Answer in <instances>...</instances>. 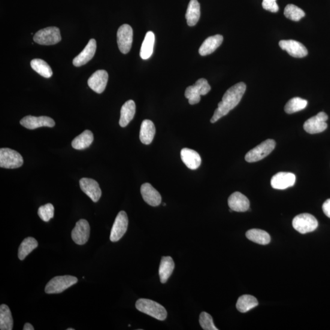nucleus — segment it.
Here are the masks:
<instances>
[{
  "label": "nucleus",
  "instance_id": "1",
  "mask_svg": "<svg viewBox=\"0 0 330 330\" xmlns=\"http://www.w3.org/2000/svg\"><path fill=\"white\" fill-rule=\"evenodd\" d=\"M247 86L243 82L235 84L226 91L223 95L222 101L218 104V108L214 112L213 117L211 119L212 123H216L220 118L226 116L229 112L240 103L242 97L246 91Z\"/></svg>",
  "mask_w": 330,
  "mask_h": 330
},
{
  "label": "nucleus",
  "instance_id": "2",
  "mask_svg": "<svg viewBox=\"0 0 330 330\" xmlns=\"http://www.w3.org/2000/svg\"><path fill=\"white\" fill-rule=\"evenodd\" d=\"M136 308L138 311L159 320H165L167 317V311L162 305L149 299L140 298L136 302Z\"/></svg>",
  "mask_w": 330,
  "mask_h": 330
},
{
  "label": "nucleus",
  "instance_id": "3",
  "mask_svg": "<svg viewBox=\"0 0 330 330\" xmlns=\"http://www.w3.org/2000/svg\"><path fill=\"white\" fill-rule=\"evenodd\" d=\"M77 282V278L71 275L54 277L45 286V292L48 294L60 293Z\"/></svg>",
  "mask_w": 330,
  "mask_h": 330
},
{
  "label": "nucleus",
  "instance_id": "4",
  "mask_svg": "<svg viewBox=\"0 0 330 330\" xmlns=\"http://www.w3.org/2000/svg\"><path fill=\"white\" fill-rule=\"evenodd\" d=\"M276 143L274 140L263 141L258 146L249 151L245 156V159L247 162L252 163L260 161L268 156L275 149Z\"/></svg>",
  "mask_w": 330,
  "mask_h": 330
},
{
  "label": "nucleus",
  "instance_id": "5",
  "mask_svg": "<svg viewBox=\"0 0 330 330\" xmlns=\"http://www.w3.org/2000/svg\"><path fill=\"white\" fill-rule=\"evenodd\" d=\"M23 164L22 156L16 151L10 148L0 149V167L7 169H16Z\"/></svg>",
  "mask_w": 330,
  "mask_h": 330
},
{
  "label": "nucleus",
  "instance_id": "6",
  "mask_svg": "<svg viewBox=\"0 0 330 330\" xmlns=\"http://www.w3.org/2000/svg\"><path fill=\"white\" fill-rule=\"evenodd\" d=\"M33 40L40 45H51L58 43L62 41V36L59 29L57 27H47L36 33L33 37Z\"/></svg>",
  "mask_w": 330,
  "mask_h": 330
},
{
  "label": "nucleus",
  "instance_id": "7",
  "mask_svg": "<svg viewBox=\"0 0 330 330\" xmlns=\"http://www.w3.org/2000/svg\"><path fill=\"white\" fill-rule=\"evenodd\" d=\"M292 226L296 231L305 234L315 231L317 228L318 222L312 215L302 214L293 219Z\"/></svg>",
  "mask_w": 330,
  "mask_h": 330
},
{
  "label": "nucleus",
  "instance_id": "8",
  "mask_svg": "<svg viewBox=\"0 0 330 330\" xmlns=\"http://www.w3.org/2000/svg\"><path fill=\"white\" fill-rule=\"evenodd\" d=\"M328 119V115L323 111L320 112L316 116L312 117L306 121L304 128L308 134H319L325 130L328 127L326 123Z\"/></svg>",
  "mask_w": 330,
  "mask_h": 330
},
{
  "label": "nucleus",
  "instance_id": "9",
  "mask_svg": "<svg viewBox=\"0 0 330 330\" xmlns=\"http://www.w3.org/2000/svg\"><path fill=\"white\" fill-rule=\"evenodd\" d=\"M129 219L126 212L121 211L114 220L110 233V241L112 242L119 241L127 232L128 228Z\"/></svg>",
  "mask_w": 330,
  "mask_h": 330
},
{
  "label": "nucleus",
  "instance_id": "10",
  "mask_svg": "<svg viewBox=\"0 0 330 330\" xmlns=\"http://www.w3.org/2000/svg\"><path fill=\"white\" fill-rule=\"evenodd\" d=\"M117 41L119 50L124 54L128 53L131 49L133 42V29L127 24L119 27L117 33Z\"/></svg>",
  "mask_w": 330,
  "mask_h": 330
},
{
  "label": "nucleus",
  "instance_id": "11",
  "mask_svg": "<svg viewBox=\"0 0 330 330\" xmlns=\"http://www.w3.org/2000/svg\"><path fill=\"white\" fill-rule=\"evenodd\" d=\"M72 238L75 244L83 245L89 240L90 226L87 221L81 219L77 222L72 231Z\"/></svg>",
  "mask_w": 330,
  "mask_h": 330
},
{
  "label": "nucleus",
  "instance_id": "12",
  "mask_svg": "<svg viewBox=\"0 0 330 330\" xmlns=\"http://www.w3.org/2000/svg\"><path fill=\"white\" fill-rule=\"evenodd\" d=\"M81 190L88 196L93 202H98L102 196V191L98 182L89 178H82L80 181Z\"/></svg>",
  "mask_w": 330,
  "mask_h": 330
},
{
  "label": "nucleus",
  "instance_id": "13",
  "mask_svg": "<svg viewBox=\"0 0 330 330\" xmlns=\"http://www.w3.org/2000/svg\"><path fill=\"white\" fill-rule=\"evenodd\" d=\"M20 123L21 125L29 130L42 127H53L55 125L54 120L48 116H27L24 117Z\"/></svg>",
  "mask_w": 330,
  "mask_h": 330
},
{
  "label": "nucleus",
  "instance_id": "14",
  "mask_svg": "<svg viewBox=\"0 0 330 330\" xmlns=\"http://www.w3.org/2000/svg\"><path fill=\"white\" fill-rule=\"evenodd\" d=\"M296 177L291 172H280L274 175L271 179V186L275 189L285 190L294 186Z\"/></svg>",
  "mask_w": 330,
  "mask_h": 330
},
{
  "label": "nucleus",
  "instance_id": "15",
  "mask_svg": "<svg viewBox=\"0 0 330 330\" xmlns=\"http://www.w3.org/2000/svg\"><path fill=\"white\" fill-rule=\"evenodd\" d=\"M108 80L107 72L104 70L97 71L87 81L90 88L96 93L101 94L104 92Z\"/></svg>",
  "mask_w": 330,
  "mask_h": 330
},
{
  "label": "nucleus",
  "instance_id": "16",
  "mask_svg": "<svg viewBox=\"0 0 330 330\" xmlns=\"http://www.w3.org/2000/svg\"><path fill=\"white\" fill-rule=\"evenodd\" d=\"M280 47L286 50L290 56L295 57H304L308 53L307 48L301 42L294 40H282L279 42Z\"/></svg>",
  "mask_w": 330,
  "mask_h": 330
},
{
  "label": "nucleus",
  "instance_id": "17",
  "mask_svg": "<svg viewBox=\"0 0 330 330\" xmlns=\"http://www.w3.org/2000/svg\"><path fill=\"white\" fill-rule=\"evenodd\" d=\"M230 209L238 213H244L250 209V201L243 194L236 192L232 193L228 199Z\"/></svg>",
  "mask_w": 330,
  "mask_h": 330
},
{
  "label": "nucleus",
  "instance_id": "18",
  "mask_svg": "<svg viewBox=\"0 0 330 330\" xmlns=\"http://www.w3.org/2000/svg\"><path fill=\"white\" fill-rule=\"evenodd\" d=\"M141 193L144 201L151 206H158L162 202V197L156 189L149 183H145L141 187Z\"/></svg>",
  "mask_w": 330,
  "mask_h": 330
},
{
  "label": "nucleus",
  "instance_id": "19",
  "mask_svg": "<svg viewBox=\"0 0 330 330\" xmlns=\"http://www.w3.org/2000/svg\"><path fill=\"white\" fill-rule=\"evenodd\" d=\"M97 48L96 41L95 39H91L83 50L73 60V65L76 67H80L92 59L96 53Z\"/></svg>",
  "mask_w": 330,
  "mask_h": 330
},
{
  "label": "nucleus",
  "instance_id": "20",
  "mask_svg": "<svg viewBox=\"0 0 330 330\" xmlns=\"http://www.w3.org/2000/svg\"><path fill=\"white\" fill-rule=\"evenodd\" d=\"M181 159L184 164L192 170L198 169L201 164V158L196 151L184 148L181 152Z\"/></svg>",
  "mask_w": 330,
  "mask_h": 330
},
{
  "label": "nucleus",
  "instance_id": "21",
  "mask_svg": "<svg viewBox=\"0 0 330 330\" xmlns=\"http://www.w3.org/2000/svg\"><path fill=\"white\" fill-rule=\"evenodd\" d=\"M223 41L222 35H217L211 36L205 39L199 49V53L201 56H206L214 52Z\"/></svg>",
  "mask_w": 330,
  "mask_h": 330
},
{
  "label": "nucleus",
  "instance_id": "22",
  "mask_svg": "<svg viewBox=\"0 0 330 330\" xmlns=\"http://www.w3.org/2000/svg\"><path fill=\"white\" fill-rule=\"evenodd\" d=\"M175 267L173 259L170 256L162 257L159 267V277L162 284L167 282Z\"/></svg>",
  "mask_w": 330,
  "mask_h": 330
},
{
  "label": "nucleus",
  "instance_id": "23",
  "mask_svg": "<svg viewBox=\"0 0 330 330\" xmlns=\"http://www.w3.org/2000/svg\"><path fill=\"white\" fill-rule=\"evenodd\" d=\"M136 113L135 103L132 100H129L123 105L121 110L119 125L125 127L130 123L135 116Z\"/></svg>",
  "mask_w": 330,
  "mask_h": 330
},
{
  "label": "nucleus",
  "instance_id": "24",
  "mask_svg": "<svg viewBox=\"0 0 330 330\" xmlns=\"http://www.w3.org/2000/svg\"><path fill=\"white\" fill-rule=\"evenodd\" d=\"M156 135V127L153 121L144 120L141 124L140 139L141 143L148 145L152 143Z\"/></svg>",
  "mask_w": 330,
  "mask_h": 330
},
{
  "label": "nucleus",
  "instance_id": "25",
  "mask_svg": "<svg viewBox=\"0 0 330 330\" xmlns=\"http://www.w3.org/2000/svg\"><path fill=\"white\" fill-rule=\"evenodd\" d=\"M200 5L198 0H191L187 10L186 18L188 25L193 26L198 23L200 18Z\"/></svg>",
  "mask_w": 330,
  "mask_h": 330
},
{
  "label": "nucleus",
  "instance_id": "26",
  "mask_svg": "<svg viewBox=\"0 0 330 330\" xmlns=\"http://www.w3.org/2000/svg\"><path fill=\"white\" fill-rule=\"evenodd\" d=\"M94 140L93 132L89 130L84 131L80 135L77 136L72 142V146L75 149L83 150L89 147Z\"/></svg>",
  "mask_w": 330,
  "mask_h": 330
},
{
  "label": "nucleus",
  "instance_id": "27",
  "mask_svg": "<svg viewBox=\"0 0 330 330\" xmlns=\"http://www.w3.org/2000/svg\"><path fill=\"white\" fill-rule=\"evenodd\" d=\"M155 44V35L153 32H148L144 39L140 50V56L143 59H147L152 56Z\"/></svg>",
  "mask_w": 330,
  "mask_h": 330
},
{
  "label": "nucleus",
  "instance_id": "28",
  "mask_svg": "<svg viewBox=\"0 0 330 330\" xmlns=\"http://www.w3.org/2000/svg\"><path fill=\"white\" fill-rule=\"evenodd\" d=\"M246 237L250 241L259 245H267L271 242V236L268 233L259 229H252L246 233Z\"/></svg>",
  "mask_w": 330,
  "mask_h": 330
},
{
  "label": "nucleus",
  "instance_id": "29",
  "mask_svg": "<svg viewBox=\"0 0 330 330\" xmlns=\"http://www.w3.org/2000/svg\"><path fill=\"white\" fill-rule=\"evenodd\" d=\"M13 329V319L11 311L7 305L0 306V329L12 330Z\"/></svg>",
  "mask_w": 330,
  "mask_h": 330
},
{
  "label": "nucleus",
  "instance_id": "30",
  "mask_svg": "<svg viewBox=\"0 0 330 330\" xmlns=\"http://www.w3.org/2000/svg\"><path fill=\"white\" fill-rule=\"evenodd\" d=\"M258 304V302L254 296L244 295L238 298L237 304H236V308L241 313H245L256 307Z\"/></svg>",
  "mask_w": 330,
  "mask_h": 330
},
{
  "label": "nucleus",
  "instance_id": "31",
  "mask_svg": "<svg viewBox=\"0 0 330 330\" xmlns=\"http://www.w3.org/2000/svg\"><path fill=\"white\" fill-rule=\"evenodd\" d=\"M38 247V242L35 238L29 237L24 239L20 244L18 252V256L21 260L25 259L29 253Z\"/></svg>",
  "mask_w": 330,
  "mask_h": 330
},
{
  "label": "nucleus",
  "instance_id": "32",
  "mask_svg": "<svg viewBox=\"0 0 330 330\" xmlns=\"http://www.w3.org/2000/svg\"><path fill=\"white\" fill-rule=\"evenodd\" d=\"M31 66L33 70L43 77L48 78L52 76L53 72L50 66L44 60L33 59L31 62Z\"/></svg>",
  "mask_w": 330,
  "mask_h": 330
},
{
  "label": "nucleus",
  "instance_id": "33",
  "mask_svg": "<svg viewBox=\"0 0 330 330\" xmlns=\"http://www.w3.org/2000/svg\"><path fill=\"white\" fill-rule=\"evenodd\" d=\"M308 101L307 100L301 98H294L287 102L284 110L287 114H292L303 110L307 107Z\"/></svg>",
  "mask_w": 330,
  "mask_h": 330
},
{
  "label": "nucleus",
  "instance_id": "34",
  "mask_svg": "<svg viewBox=\"0 0 330 330\" xmlns=\"http://www.w3.org/2000/svg\"><path fill=\"white\" fill-rule=\"evenodd\" d=\"M284 14L287 19L295 22H298L305 16V12L302 9L291 4L286 6Z\"/></svg>",
  "mask_w": 330,
  "mask_h": 330
},
{
  "label": "nucleus",
  "instance_id": "35",
  "mask_svg": "<svg viewBox=\"0 0 330 330\" xmlns=\"http://www.w3.org/2000/svg\"><path fill=\"white\" fill-rule=\"evenodd\" d=\"M54 208L53 205L48 203L42 205L38 209V216L45 222H49L54 217Z\"/></svg>",
  "mask_w": 330,
  "mask_h": 330
},
{
  "label": "nucleus",
  "instance_id": "36",
  "mask_svg": "<svg viewBox=\"0 0 330 330\" xmlns=\"http://www.w3.org/2000/svg\"><path fill=\"white\" fill-rule=\"evenodd\" d=\"M199 323L202 328L204 330H218L215 326L213 317L209 314L202 312L199 317Z\"/></svg>",
  "mask_w": 330,
  "mask_h": 330
},
{
  "label": "nucleus",
  "instance_id": "37",
  "mask_svg": "<svg viewBox=\"0 0 330 330\" xmlns=\"http://www.w3.org/2000/svg\"><path fill=\"white\" fill-rule=\"evenodd\" d=\"M185 96L187 99H189L190 105L198 104L201 101L200 94L194 85L187 87L186 92H185Z\"/></svg>",
  "mask_w": 330,
  "mask_h": 330
},
{
  "label": "nucleus",
  "instance_id": "38",
  "mask_svg": "<svg viewBox=\"0 0 330 330\" xmlns=\"http://www.w3.org/2000/svg\"><path fill=\"white\" fill-rule=\"evenodd\" d=\"M194 86L198 89L201 96L206 95L211 89L209 84L208 83L207 80H205V78H200V79L197 80Z\"/></svg>",
  "mask_w": 330,
  "mask_h": 330
},
{
  "label": "nucleus",
  "instance_id": "39",
  "mask_svg": "<svg viewBox=\"0 0 330 330\" xmlns=\"http://www.w3.org/2000/svg\"><path fill=\"white\" fill-rule=\"evenodd\" d=\"M262 5L264 10L271 11L272 13H277L279 10L277 0H263Z\"/></svg>",
  "mask_w": 330,
  "mask_h": 330
},
{
  "label": "nucleus",
  "instance_id": "40",
  "mask_svg": "<svg viewBox=\"0 0 330 330\" xmlns=\"http://www.w3.org/2000/svg\"><path fill=\"white\" fill-rule=\"evenodd\" d=\"M322 209L324 214H325V216L330 219V199H327V200L324 202L322 205Z\"/></svg>",
  "mask_w": 330,
  "mask_h": 330
},
{
  "label": "nucleus",
  "instance_id": "41",
  "mask_svg": "<svg viewBox=\"0 0 330 330\" xmlns=\"http://www.w3.org/2000/svg\"><path fill=\"white\" fill-rule=\"evenodd\" d=\"M23 330H34V327L29 323H26L23 326Z\"/></svg>",
  "mask_w": 330,
  "mask_h": 330
},
{
  "label": "nucleus",
  "instance_id": "42",
  "mask_svg": "<svg viewBox=\"0 0 330 330\" xmlns=\"http://www.w3.org/2000/svg\"><path fill=\"white\" fill-rule=\"evenodd\" d=\"M67 330H74V329L70 328H68Z\"/></svg>",
  "mask_w": 330,
  "mask_h": 330
},
{
  "label": "nucleus",
  "instance_id": "43",
  "mask_svg": "<svg viewBox=\"0 0 330 330\" xmlns=\"http://www.w3.org/2000/svg\"><path fill=\"white\" fill-rule=\"evenodd\" d=\"M166 204L165 203V204H163V205H164V206H166Z\"/></svg>",
  "mask_w": 330,
  "mask_h": 330
}]
</instances>
